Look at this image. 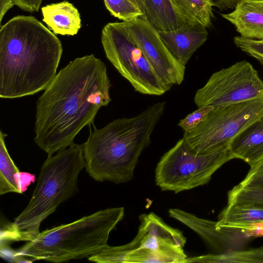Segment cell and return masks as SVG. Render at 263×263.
<instances>
[{
	"label": "cell",
	"mask_w": 263,
	"mask_h": 263,
	"mask_svg": "<svg viewBox=\"0 0 263 263\" xmlns=\"http://www.w3.org/2000/svg\"><path fill=\"white\" fill-rule=\"evenodd\" d=\"M104 63L93 54L77 58L61 69L36 101L34 141L48 154L71 145L99 110L111 101Z\"/></svg>",
	"instance_id": "cell-1"
},
{
	"label": "cell",
	"mask_w": 263,
	"mask_h": 263,
	"mask_svg": "<svg viewBox=\"0 0 263 263\" xmlns=\"http://www.w3.org/2000/svg\"><path fill=\"white\" fill-rule=\"evenodd\" d=\"M59 39L33 16L17 15L0 28V97L14 99L45 90L57 75Z\"/></svg>",
	"instance_id": "cell-2"
},
{
	"label": "cell",
	"mask_w": 263,
	"mask_h": 263,
	"mask_svg": "<svg viewBox=\"0 0 263 263\" xmlns=\"http://www.w3.org/2000/svg\"><path fill=\"white\" fill-rule=\"evenodd\" d=\"M165 105V101L158 102L134 117L115 120L101 129L93 126L83 144L89 175L99 182L118 184L130 180Z\"/></svg>",
	"instance_id": "cell-3"
},
{
	"label": "cell",
	"mask_w": 263,
	"mask_h": 263,
	"mask_svg": "<svg viewBox=\"0 0 263 263\" xmlns=\"http://www.w3.org/2000/svg\"><path fill=\"white\" fill-rule=\"evenodd\" d=\"M85 167L83 144L73 143L48 156L28 205L1 230V243L29 241L37 236L42 221L77 191L79 175Z\"/></svg>",
	"instance_id": "cell-4"
},
{
	"label": "cell",
	"mask_w": 263,
	"mask_h": 263,
	"mask_svg": "<svg viewBox=\"0 0 263 263\" xmlns=\"http://www.w3.org/2000/svg\"><path fill=\"white\" fill-rule=\"evenodd\" d=\"M124 215L123 207L107 208L44 230L15 251L12 258L60 263L89 258L108 245L110 232Z\"/></svg>",
	"instance_id": "cell-5"
},
{
	"label": "cell",
	"mask_w": 263,
	"mask_h": 263,
	"mask_svg": "<svg viewBox=\"0 0 263 263\" xmlns=\"http://www.w3.org/2000/svg\"><path fill=\"white\" fill-rule=\"evenodd\" d=\"M139 219L138 232L132 241L120 246L108 245L88 260L98 263H186V238L180 231L153 213L142 214Z\"/></svg>",
	"instance_id": "cell-6"
},
{
	"label": "cell",
	"mask_w": 263,
	"mask_h": 263,
	"mask_svg": "<svg viewBox=\"0 0 263 263\" xmlns=\"http://www.w3.org/2000/svg\"><path fill=\"white\" fill-rule=\"evenodd\" d=\"M263 116V96L249 101L214 107L195 129L184 132L183 139L197 154L229 148L246 127Z\"/></svg>",
	"instance_id": "cell-7"
},
{
	"label": "cell",
	"mask_w": 263,
	"mask_h": 263,
	"mask_svg": "<svg viewBox=\"0 0 263 263\" xmlns=\"http://www.w3.org/2000/svg\"><path fill=\"white\" fill-rule=\"evenodd\" d=\"M234 159L229 148L197 154L183 138L165 153L155 170V182L162 191L177 193L208 183L222 165Z\"/></svg>",
	"instance_id": "cell-8"
},
{
	"label": "cell",
	"mask_w": 263,
	"mask_h": 263,
	"mask_svg": "<svg viewBox=\"0 0 263 263\" xmlns=\"http://www.w3.org/2000/svg\"><path fill=\"white\" fill-rule=\"evenodd\" d=\"M101 42L108 60L135 91L161 96L170 90L155 73L141 50L117 22L104 26Z\"/></svg>",
	"instance_id": "cell-9"
},
{
	"label": "cell",
	"mask_w": 263,
	"mask_h": 263,
	"mask_svg": "<svg viewBox=\"0 0 263 263\" xmlns=\"http://www.w3.org/2000/svg\"><path fill=\"white\" fill-rule=\"evenodd\" d=\"M263 96V81L249 62H236L214 73L195 93L198 107H217L256 99Z\"/></svg>",
	"instance_id": "cell-10"
},
{
	"label": "cell",
	"mask_w": 263,
	"mask_h": 263,
	"mask_svg": "<svg viewBox=\"0 0 263 263\" xmlns=\"http://www.w3.org/2000/svg\"><path fill=\"white\" fill-rule=\"evenodd\" d=\"M117 24L141 50L155 73L169 89L174 85L181 84L185 66L173 57L157 31L142 16Z\"/></svg>",
	"instance_id": "cell-11"
},
{
	"label": "cell",
	"mask_w": 263,
	"mask_h": 263,
	"mask_svg": "<svg viewBox=\"0 0 263 263\" xmlns=\"http://www.w3.org/2000/svg\"><path fill=\"white\" fill-rule=\"evenodd\" d=\"M171 217L179 221L198 234L217 254L241 250L248 237L237 229L218 228L216 222L199 218L177 209L169 210Z\"/></svg>",
	"instance_id": "cell-12"
},
{
	"label": "cell",
	"mask_w": 263,
	"mask_h": 263,
	"mask_svg": "<svg viewBox=\"0 0 263 263\" xmlns=\"http://www.w3.org/2000/svg\"><path fill=\"white\" fill-rule=\"evenodd\" d=\"M173 57L183 66L206 41V27L198 21L191 22L173 31H157Z\"/></svg>",
	"instance_id": "cell-13"
},
{
	"label": "cell",
	"mask_w": 263,
	"mask_h": 263,
	"mask_svg": "<svg viewBox=\"0 0 263 263\" xmlns=\"http://www.w3.org/2000/svg\"><path fill=\"white\" fill-rule=\"evenodd\" d=\"M221 16L234 26L240 36L263 39V0H241L233 11Z\"/></svg>",
	"instance_id": "cell-14"
},
{
	"label": "cell",
	"mask_w": 263,
	"mask_h": 263,
	"mask_svg": "<svg viewBox=\"0 0 263 263\" xmlns=\"http://www.w3.org/2000/svg\"><path fill=\"white\" fill-rule=\"evenodd\" d=\"M156 31L175 30L197 21L186 15L172 0H144L142 16Z\"/></svg>",
	"instance_id": "cell-15"
},
{
	"label": "cell",
	"mask_w": 263,
	"mask_h": 263,
	"mask_svg": "<svg viewBox=\"0 0 263 263\" xmlns=\"http://www.w3.org/2000/svg\"><path fill=\"white\" fill-rule=\"evenodd\" d=\"M229 149L234 158L252 166L263 159V116L253 122L230 143Z\"/></svg>",
	"instance_id": "cell-16"
},
{
	"label": "cell",
	"mask_w": 263,
	"mask_h": 263,
	"mask_svg": "<svg viewBox=\"0 0 263 263\" xmlns=\"http://www.w3.org/2000/svg\"><path fill=\"white\" fill-rule=\"evenodd\" d=\"M43 21L54 34L74 35L81 27V20L78 9L64 1L41 8Z\"/></svg>",
	"instance_id": "cell-17"
},
{
	"label": "cell",
	"mask_w": 263,
	"mask_h": 263,
	"mask_svg": "<svg viewBox=\"0 0 263 263\" xmlns=\"http://www.w3.org/2000/svg\"><path fill=\"white\" fill-rule=\"evenodd\" d=\"M263 224V208L228 205L216 222L218 228L241 230L249 237L258 225Z\"/></svg>",
	"instance_id": "cell-18"
},
{
	"label": "cell",
	"mask_w": 263,
	"mask_h": 263,
	"mask_svg": "<svg viewBox=\"0 0 263 263\" xmlns=\"http://www.w3.org/2000/svg\"><path fill=\"white\" fill-rule=\"evenodd\" d=\"M7 135L0 132V195L8 193L22 194L24 191V177L11 159L6 147L5 139Z\"/></svg>",
	"instance_id": "cell-19"
},
{
	"label": "cell",
	"mask_w": 263,
	"mask_h": 263,
	"mask_svg": "<svg viewBox=\"0 0 263 263\" xmlns=\"http://www.w3.org/2000/svg\"><path fill=\"white\" fill-rule=\"evenodd\" d=\"M186 15L197 21L206 28L212 24L214 17L212 0H172Z\"/></svg>",
	"instance_id": "cell-20"
},
{
	"label": "cell",
	"mask_w": 263,
	"mask_h": 263,
	"mask_svg": "<svg viewBox=\"0 0 263 263\" xmlns=\"http://www.w3.org/2000/svg\"><path fill=\"white\" fill-rule=\"evenodd\" d=\"M227 204L263 208V185L235 186L228 192Z\"/></svg>",
	"instance_id": "cell-21"
},
{
	"label": "cell",
	"mask_w": 263,
	"mask_h": 263,
	"mask_svg": "<svg viewBox=\"0 0 263 263\" xmlns=\"http://www.w3.org/2000/svg\"><path fill=\"white\" fill-rule=\"evenodd\" d=\"M215 262L263 263V246L215 255Z\"/></svg>",
	"instance_id": "cell-22"
},
{
	"label": "cell",
	"mask_w": 263,
	"mask_h": 263,
	"mask_svg": "<svg viewBox=\"0 0 263 263\" xmlns=\"http://www.w3.org/2000/svg\"><path fill=\"white\" fill-rule=\"evenodd\" d=\"M106 9L113 16L123 21L131 20L143 15L132 0H104Z\"/></svg>",
	"instance_id": "cell-23"
},
{
	"label": "cell",
	"mask_w": 263,
	"mask_h": 263,
	"mask_svg": "<svg viewBox=\"0 0 263 263\" xmlns=\"http://www.w3.org/2000/svg\"><path fill=\"white\" fill-rule=\"evenodd\" d=\"M236 46L249 55L256 59L263 67V39H254L236 36Z\"/></svg>",
	"instance_id": "cell-24"
},
{
	"label": "cell",
	"mask_w": 263,
	"mask_h": 263,
	"mask_svg": "<svg viewBox=\"0 0 263 263\" xmlns=\"http://www.w3.org/2000/svg\"><path fill=\"white\" fill-rule=\"evenodd\" d=\"M211 106H203L193 112L189 114L184 119L181 120L178 125L184 132H190L197 127L207 117L209 113L213 109Z\"/></svg>",
	"instance_id": "cell-25"
},
{
	"label": "cell",
	"mask_w": 263,
	"mask_h": 263,
	"mask_svg": "<svg viewBox=\"0 0 263 263\" xmlns=\"http://www.w3.org/2000/svg\"><path fill=\"white\" fill-rule=\"evenodd\" d=\"M239 184L263 185V159L250 167L248 174Z\"/></svg>",
	"instance_id": "cell-26"
},
{
	"label": "cell",
	"mask_w": 263,
	"mask_h": 263,
	"mask_svg": "<svg viewBox=\"0 0 263 263\" xmlns=\"http://www.w3.org/2000/svg\"><path fill=\"white\" fill-rule=\"evenodd\" d=\"M15 5L29 12H37L43 0H13Z\"/></svg>",
	"instance_id": "cell-27"
},
{
	"label": "cell",
	"mask_w": 263,
	"mask_h": 263,
	"mask_svg": "<svg viewBox=\"0 0 263 263\" xmlns=\"http://www.w3.org/2000/svg\"><path fill=\"white\" fill-rule=\"evenodd\" d=\"M241 0H215L214 6L220 10H226L235 8L237 3Z\"/></svg>",
	"instance_id": "cell-28"
},
{
	"label": "cell",
	"mask_w": 263,
	"mask_h": 263,
	"mask_svg": "<svg viewBox=\"0 0 263 263\" xmlns=\"http://www.w3.org/2000/svg\"><path fill=\"white\" fill-rule=\"evenodd\" d=\"M15 5L13 0H0V22L6 13Z\"/></svg>",
	"instance_id": "cell-29"
},
{
	"label": "cell",
	"mask_w": 263,
	"mask_h": 263,
	"mask_svg": "<svg viewBox=\"0 0 263 263\" xmlns=\"http://www.w3.org/2000/svg\"><path fill=\"white\" fill-rule=\"evenodd\" d=\"M134 1L144 13V0H134Z\"/></svg>",
	"instance_id": "cell-30"
},
{
	"label": "cell",
	"mask_w": 263,
	"mask_h": 263,
	"mask_svg": "<svg viewBox=\"0 0 263 263\" xmlns=\"http://www.w3.org/2000/svg\"><path fill=\"white\" fill-rule=\"evenodd\" d=\"M132 1L135 3V2H134V0H132Z\"/></svg>",
	"instance_id": "cell-31"
}]
</instances>
